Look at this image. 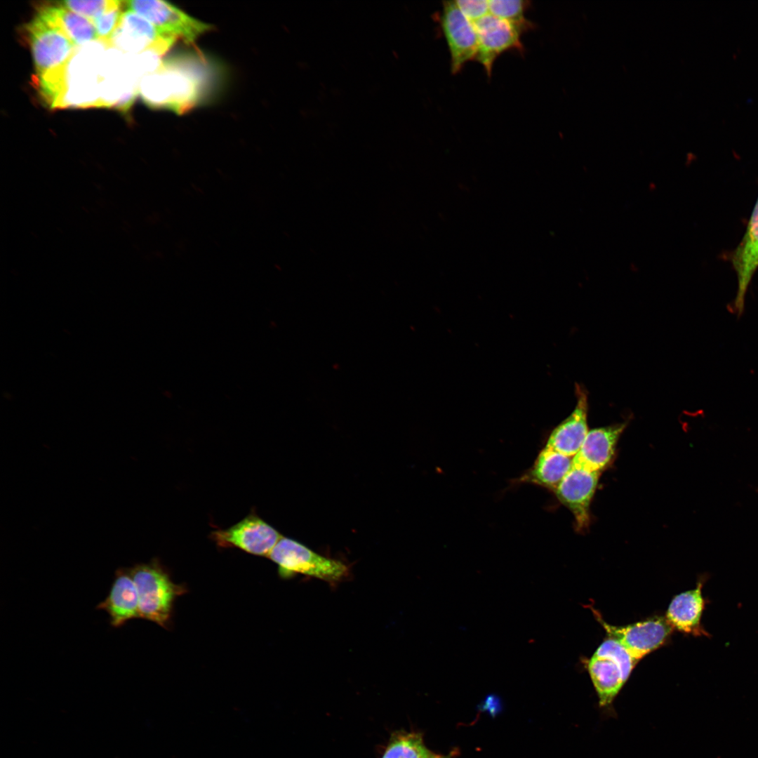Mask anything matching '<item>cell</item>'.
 I'll return each mask as SVG.
<instances>
[{"instance_id":"6da1fadb","label":"cell","mask_w":758,"mask_h":758,"mask_svg":"<svg viewBox=\"0 0 758 758\" xmlns=\"http://www.w3.org/2000/svg\"><path fill=\"white\" fill-rule=\"evenodd\" d=\"M193 61L174 58L144 76L140 92L149 107L166 109L177 114L191 110L199 102L203 86L201 72Z\"/></svg>"},{"instance_id":"7a4b0ae2","label":"cell","mask_w":758,"mask_h":758,"mask_svg":"<svg viewBox=\"0 0 758 758\" xmlns=\"http://www.w3.org/2000/svg\"><path fill=\"white\" fill-rule=\"evenodd\" d=\"M138 594L140 618L165 627L174 600L185 592L175 584L157 559L128 568Z\"/></svg>"},{"instance_id":"3957f363","label":"cell","mask_w":758,"mask_h":758,"mask_svg":"<svg viewBox=\"0 0 758 758\" xmlns=\"http://www.w3.org/2000/svg\"><path fill=\"white\" fill-rule=\"evenodd\" d=\"M637 662L616 639L607 637L587 663L599 707L611 709Z\"/></svg>"},{"instance_id":"277c9868","label":"cell","mask_w":758,"mask_h":758,"mask_svg":"<svg viewBox=\"0 0 758 758\" xmlns=\"http://www.w3.org/2000/svg\"><path fill=\"white\" fill-rule=\"evenodd\" d=\"M267 557L277 564L279 574L283 578L302 574L333 583L349 573L348 566L344 563L320 555L285 537L277 542Z\"/></svg>"},{"instance_id":"5b68a950","label":"cell","mask_w":758,"mask_h":758,"mask_svg":"<svg viewBox=\"0 0 758 758\" xmlns=\"http://www.w3.org/2000/svg\"><path fill=\"white\" fill-rule=\"evenodd\" d=\"M36 77L62 68L72 59L75 45L58 28L36 15L25 27Z\"/></svg>"},{"instance_id":"8992f818","label":"cell","mask_w":758,"mask_h":758,"mask_svg":"<svg viewBox=\"0 0 758 758\" xmlns=\"http://www.w3.org/2000/svg\"><path fill=\"white\" fill-rule=\"evenodd\" d=\"M125 6L152 24L164 36H175L187 45H194L213 25L199 21L170 3L159 0H132Z\"/></svg>"},{"instance_id":"52a82bcc","label":"cell","mask_w":758,"mask_h":758,"mask_svg":"<svg viewBox=\"0 0 758 758\" xmlns=\"http://www.w3.org/2000/svg\"><path fill=\"white\" fill-rule=\"evenodd\" d=\"M210 537L220 547H236L251 554L267 557L283 536L251 512L233 526L212 531Z\"/></svg>"},{"instance_id":"ba28073f","label":"cell","mask_w":758,"mask_h":758,"mask_svg":"<svg viewBox=\"0 0 758 758\" xmlns=\"http://www.w3.org/2000/svg\"><path fill=\"white\" fill-rule=\"evenodd\" d=\"M592 611L608 637L618 641L637 663L664 644L673 630L665 617H654L625 626H615L606 623L596 611Z\"/></svg>"},{"instance_id":"9c48e42d","label":"cell","mask_w":758,"mask_h":758,"mask_svg":"<svg viewBox=\"0 0 758 758\" xmlns=\"http://www.w3.org/2000/svg\"><path fill=\"white\" fill-rule=\"evenodd\" d=\"M473 23L478 39L474 60L483 66L488 77L503 53L512 49L523 51L521 36L524 31L521 27L490 13Z\"/></svg>"},{"instance_id":"30bf717a","label":"cell","mask_w":758,"mask_h":758,"mask_svg":"<svg viewBox=\"0 0 758 758\" xmlns=\"http://www.w3.org/2000/svg\"><path fill=\"white\" fill-rule=\"evenodd\" d=\"M439 22L451 55V70L456 74L466 62L475 60L477 34L474 23L462 13L455 1L443 2Z\"/></svg>"},{"instance_id":"8fae6325","label":"cell","mask_w":758,"mask_h":758,"mask_svg":"<svg viewBox=\"0 0 758 758\" xmlns=\"http://www.w3.org/2000/svg\"><path fill=\"white\" fill-rule=\"evenodd\" d=\"M730 260L738 281L736 295L731 308L733 313L740 317L745 310V296L750 284L758 269V197L745 234L731 253Z\"/></svg>"},{"instance_id":"7c38bea8","label":"cell","mask_w":758,"mask_h":758,"mask_svg":"<svg viewBox=\"0 0 758 758\" xmlns=\"http://www.w3.org/2000/svg\"><path fill=\"white\" fill-rule=\"evenodd\" d=\"M601 472L571 467L556 488L559 500L573 514L579 529L590 522V505Z\"/></svg>"},{"instance_id":"4fadbf2b","label":"cell","mask_w":758,"mask_h":758,"mask_svg":"<svg viewBox=\"0 0 758 758\" xmlns=\"http://www.w3.org/2000/svg\"><path fill=\"white\" fill-rule=\"evenodd\" d=\"M625 427V423H618L588 431L571 467L601 472L611 463Z\"/></svg>"},{"instance_id":"5bb4252c","label":"cell","mask_w":758,"mask_h":758,"mask_svg":"<svg viewBox=\"0 0 758 758\" xmlns=\"http://www.w3.org/2000/svg\"><path fill=\"white\" fill-rule=\"evenodd\" d=\"M575 390L577 402L574 410L552 432L545 446L571 457L578 452L588 433L587 392L577 383Z\"/></svg>"},{"instance_id":"9a60e30c","label":"cell","mask_w":758,"mask_h":758,"mask_svg":"<svg viewBox=\"0 0 758 758\" xmlns=\"http://www.w3.org/2000/svg\"><path fill=\"white\" fill-rule=\"evenodd\" d=\"M105 611L112 626L119 627L140 618L138 594L128 568H118L107 597L96 607Z\"/></svg>"},{"instance_id":"2e32d148","label":"cell","mask_w":758,"mask_h":758,"mask_svg":"<svg viewBox=\"0 0 758 758\" xmlns=\"http://www.w3.org/2000/svg\"><path fill=\"white\" fill-rule=\"evenodd\" d=\"M703 584L702 578L694 589L683 592L671 600L665 618L673 629L694 636L708 635L701 625L706 604L702 593Z\"/></svg>"},{"instance_id":"e0dca14e","label":"cell","mask_w":758,"mask_h":758,"mask_svg":"<svg viewBox=\"0 0 758 758\" xmlns=\"http://www.w3.org/2000/svg\"><path fill=\"white\" fill-rule=\"evenodd\" d=\"M149 21L129 9L124 11L119 25L112 34L109 45L133 53H140L162 36Z\"/></svg>"},{"instance_id":"ac0fdd59","label":"cell","mask_w":758,"mask_h":758,"mask_svg":"<svg viewBox=\"0 0 758 758\" xmlns=\"http://www.w3.org/2000/svg\"><path fill=\"white\" fill-rule=\"evenodd\" d=\"M37 15L60 29L76 46L98 39L91 20L64 7L59 1L36 6Z\"/></svg>"},{"instance_id":"d6986e66","label":"cell","mask_w":758,"mask_h":758,"mask_svg":"<svg viewBox=\"0 0 758 758\" xmlns=\"http://www.w3.org/2000/svg\"><path fill=\"white\" fill-rule=\"evenodd\" d=\"M573 458L545 447L536 461L531 478L539 484L556 489L570 470Z\"/></svg>"},{"instance_id":"ffe728a7","label":"cell","mask_w":758,"mask_h":758,"mask_svg":"<svg viewBox=\"0 0 758 758\" xmlns=\"http://www.w3.org/2000/svg\"><path fill=\"white\" fill-rule=\"evenodd\" d=\"M439 756L427 748L421 736L404 733L394 738L383 758H438Z\"/></svg>"},{"instance_id":"44dd1931","label":"cell","mask_w":758,"mask_h":758,"mask_svg":"<svg viewBox=\"0 0 758 758\" xmlns=\"http://www.w3.org/2000/svg\"><path fill=\"white\" fill-rule=\"evenodd\" d=\"M528 1L523 0H489V13L521 27L524 32L533 28L524 13Z\"/></svg>"},{"instance_id":"7402d4cb","label":"cell","mask_w":758,"mask_h":758,"mask_svg":"<svg viewBox=\"0 0 758 758\" xmlns=\"http://www.w3.org/2000/svg\"><path fill=\"white\" fill-rule=\"evenodd\" d=\"M66 8L90 20L100 16L107 11L120 8L124 4L118 0L62 1H59Z\"/></svg>"},{"instance_id":"603a6c76","label":"cell","mask_w":758,"mask_h":758,"mask_svg":"<svg viewBox=\"0 0 758 758\" xmlns=\"http://www.w3.org/2000/svg\"><path fill=\"white\" fill-rule=\"evenodd\" d=\"M121 7L107 11L91 20L95 27L98 39L102 42L109 44L112 34L121 21L124 13Z\"/></svg>"},{"instance_id":"cb8c5ba5","label":"cell","mask_w":758,"mask_h":758,"mask_svg":"<svg viewBox=\"0 0 758 758\" xmlns=\"http://www.w3.org/2000/svg\"><path fill=\"white\" fill-rule=\"evenodd\" d=\"M462 13L472 22L489 14L488 0L455 1Z\"/></svg>"},{"instance_id":"d4e9b609","label":"cell","mask_w":758,"mask_h":758,"mask_svg":"<svg viewBox=\"0 0 758 758\" xmlns=\"http://www.w3.org/2000/svg\"><path fill=\"white\" fill-rule=\"evenodd\" d=\"M138 92V86H135L124 92L114 105V108L118 111L127 113L132 106Z\"/></svg>"},{"instance_id":"484cf974","label":"cell","mask_w":758,"mask_h":758,"mask_svg":"<svg viewBox=\"0 0 758 758\" xmlns=\"http://www.w3.org/2000/svg\"><path fill=\"white\" fill-rule=\"evenodd\" d=\"M438 758H450V757H448V756H439Z\"/></svg>"}]
</instances>
